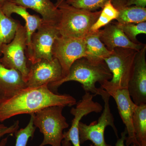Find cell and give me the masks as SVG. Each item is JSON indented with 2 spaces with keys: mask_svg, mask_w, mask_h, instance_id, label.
<instances>
[{
  "mask_svg": "<svg viewBox=\"0 0 146 146\" xmlns=\"http://www.w3.org/2000/svg\"><path fill=\"white\" fill-rule=\"evenodd\" d=\"M137 52L128 48H115L104 59L112 74L108 80L110 84L116 88L127 89Z\"/></svg>",
  "mask_w": 146,
  "mask_h": 146,
  "instance_id": "obj_7",
  "label": "cell"
},
{
  "mask_svg": "<svg viewBox=\"0 0 146 146\" xmlns=\"http://www.w3.org/2000/svg\"><path fill=\"white\" fill-rule=\"evenodd\" d=\"M112 0H109L101 9L99 17L96 23L92 26L91 31H97L111 23L114 20H116L119 16V12L112 5Z\"/></svg>",
  "mask_w": 146,
  "mask_h": 146,
  "instance_id": "obj_22",
  "label": "cell"
},
{
  "mask_svg": "<svg viewBox=\"0 0 146 146\" xmlns=\"http://www.w3.org/2000/svg\"><path fill=\"white\" fill-rule=\"evenodd\" d=\"M134 145V146H136V145Z\"/></svg>",
  "mask_w": 146,
  "mask_h": 146,
  "instance_id": "obj_31",
  "label": "cell"
},
{
  "mask_svg": "<svg viewBox=\"0 0 146 146\" xmlns=\"http://www.w3.org/2000/svg\"><path fill=\"white\" fill-rule=\"evenodd\" d=\"M25 87L21 73L5 68L0 61V100L8 99Z\"/></svg>",
  "mask_w": 146,
  "mask_h": 146,
  "instance_id": "obj_15",
  "label": "cell"
},
{
  "mask_svg": "<svg viewBox=\"0 0 146 146\" xmlns=\"http://www.w3.org/2000/svg\"><path fill=\"white\" fill-rule=\"evenodd\" d=\"M127 0H112V5L119 12L116 19L120 24L138 23L146 22V8L135 6H127Z\"/></svg>",
  "mask_w": 146,
  "mask_h": 146,
  "instance_id": "obj_18",
  "label": "cell"
},
{
  "mask_svg": "<svg viewBox=\"0 0 146 146\" xmlns=\"http://www.w3.org/2000/svg\"><path fill=\"white\" fill-rule=\"evenodd\" d=\"M27 33L25 27L20 23L12 41L3 46L0 61L5 67L20 72L26 82L30 63L26 56Z\"/></svg>",
  "mask_w": 146,
  "mask_h": 146,
  "instance_id": "obj_6",
  "label": "cell"
},
{
  "mask_svg": "<svg viewBox=\"0 0 146 146\" xmlns=\"http://www.w3.org/2000/svg\"><path fill=\"white\" fill-rule=\"evenodd\" d=\"M65 1H66V0H57V1H56V2L55 4V5L56 7L58 5L60 4L61 3Z\"/></svg>",
  "mask_w": 146,
  "mask_h": 146,
  "instance_id": "obj_29",
  "label": "cell"
},
{
  "mask_svg": "<svg viewBox=\"0 0 146 146\" xmlns=\"http://www.w3.org/2000/svg\"><path fill=\"white\" fill-rule=\"evenodd\" d=\"M127 6H135L137 7L146 8V0H127Z\"/></svg>",
  "mask_w": 146,
  "mask_h": 146,
  "instance_id": "obj_27",
  "label": "cell"
},
{
  "mask_svg": "<svg viewBox=\"0 0 146 146\" xmlns=\"http://www.w3.org/2000/svg\"><path fill=\"white\" fill-rule=\"evenodd\" d=\"M7 0H0V5H1L4 3Z\"/></svg>",
  "mask_w": 146,
  "mask_h": 146,
  "instance_id": "obj_30",
  "label": "cell"
},
{
  "mask_svg": "<svg viewBox=\"0 0 146 146\" xmlns=\"http://www.w3.org/2000/svg\"><path fill=\"white\" fill-rule=\"evenodd\" d=\"M133 126L138 146H146V104L136 106L133 112Z\"/></svg>",
  "mask_w": 146,
  "mask_h": 146,
  "instance_id": "obj_21",
  "label": "cell"
},
{
  "mask_svg": "<svg viewBox=\"0 0 146 146\" xmlns=\"http://www.w3.org/2000/svg\"><path fill=\"white\" fill-rule=\"evenodd\" d=\"M95 95L89 92H85L80 101L76 104L75 108H72L70 112L74 116L72 125L69 130L63 132L62 146H71L70 142L74 146H81L79 134L78 125L80 121L84 116L92 112L100 113L103 107L98 102L93 100Z\"/></svg>",
  "mask_w": 146,
  "mask_h": 146,
  "instance_id": "obj_11",
  "label": "cell"
},
{
  "mask_svg": "<svg viewBox=\"0 0 146 146\" xmlns=\"http://www.w3.org/2000/svg\"><path fill=\"white\" fill-rule=\"evenodd\" d=\"M64 77L62 67L57 59H43L29 65L26 82L27 87H36L59 81Z\"/></svg>",
  "mask_w": 146,
  "mask_h": 146,
  "instance_id": "obj_12",
  "label": "cell"
},
{
  "mask_svg": "<svg viewBox=\"0 0 146 146\" xmlns=\"http://www.w3.org/2000/svg\"><path fill=\"white\" fill-rule=\"evenodd\" d=\"M59 35L56 24L44 21L32 36L30 48L26 52L29 63L33 64L43 59L52 60L53 46Z\"/></svg>",
  "mask_w": 146,
  "mask_h": 146,
  "instance_id": "obj_8",
  "label": "cell"
},
{
  "mask_svg": "<svg viewBox=\"0 0 146 146\" xmlns=\"http://www.w3.org/2000/svg\"><path fill=\"white\" fill-rule=\"evenodd\" d=\"M52 55L59 61L65 77L76 60L86 57L84 40L59 35L54 44Z\"/></svg>",
  "mask_w": 146,
  "mask_h": 146,
  "instance_id": "obj_10",
  "label": "cell"
},
{
  "mask_svg": "<svg viewBox=\"0 0 146 146\" xmlns=\"http://www.w3.org/2000/svg\"><path fill=\"white\" fill-rule=\"evenodd\" d=\"M76 100L68 94L53 92L48 85L25 87L13 97L0 101V122L22 114H35L50 106L71 107Z\"/></svg>",
  "mask_w": 146,
  "mask_h": 146,
  "instance_id": "obj_1",
  "label": "cell"
},
{
  "mask_svg": "<svg viewBox=\"0 0 146 146\" xmlns=\"http://www.w3.org/2000/svg\"><path fill=\"white\" fill-rule=\"evenodd\" d=\"M101 87L107 91L115 100L121 119L127 131L125 140L127 146L135 145L138 146L133 126V116L136 105L131 98L127 89L116 88L110 84L108 81L104 82Z\"/></svg>",
  "mask_w": 146,
  "mask_h": 146,
  "instance_id": "obj_9",
  "label": "cell"
},
{
  "mask_svg": "<svg viewBox=\"0 0 146 146\" xmlns=\"http://www.w3.org/2000/svg\"><path fill=\"white\" fill-rule=\"evenodd\" d=\"M146 46L137 53L127 89L136 105L146 104Z\"/></svg>",
  "mask_w": 146,
  "mask_h": 146,
  "instance_id": "obj_13",
  "label": "cell"
},
{
  "mask_svg": "<svg viewBox=\"0 0 146 146\" xmlns=\"http://www.w3.org/2000/svg\"><path fill=\"white\" fill-rule=\"evenodd\" d=\"M39 13L43 21L57 25L60 16V10L51 0H7Z\"/></svg>",
  "mask_w": 146,
  "mask_h": 146,
  "instance_id": "obj_17",
  "label": "cell"
},
{
  "mask_svg": "<svg viewBox=\"0 0 146 146\" xmlns=\"http://www.w3.org/2000/svg\"><path fill=\"white\" fill-rule=\"evenodd\" d=\"M56 7L60 13L56 25L60 35L78 39H84L91 32L101 12V10L91 11L76 8L65 1Z\"/></svg>",
  "mask_w": 146,
  "mask_h": 146,
  "instance_id": "obj_3",
  "label": "cell"
},
{
  "mask_svg": "<svg viewBox=\"0 0 146 146\" xmlns=\"http://www.w3.org/2000/svg\"><path fill=\"white\" fill-rule=\"evenodd\" d=\"M99 33L101 41L110 51L117 48H128L138 51L145 45L131 42L118 26L117 23H110L103 29L99 30Z\"/></svg>",
  "mask_w": 146,
  "mask_h": 146,
  "instance_id": "obj_14",
  "label": "cell"
},
{
  "mask_svg": "<svg viewBox=\"0 0 146 146\" xmlns=\"http://www.w3.org/2000/svg\"><path fill=\"white\" fill-rule=\"evenodd\" d=\"M127 133V131L125 128L124 131L121 133V138H118L115 146H125V142L126 139ZM130 146H134V145H131Z\"/></svg>",
  "mask_w": 146,
  "mask_h": 146,
  "instance_id": "obj_28",
  "label": "cell"
},
{
  "mask_svg": "<svg viewBox=\"0 0 146 146\" xmlns=\"http://www.w3.org/2000/svg\"><path fill=\"white\" fill-rule=\"evenodd\" d=\"M109 0H66L65 2L76 8L95 11L102 9Z\"/></svg>",
  "mask_w": 146,
  "mask_h": 146,
  "instance_id": "obj_25",
  "label": "cell"
},
{
  "mask_svg": "<svg viewBox=\"0 0 146 146\" xmlns=\"http://www.w3.org/2000/svg\"><path fill=\"white\" fill-rule=\"evenodd\" d=\"M36 127L33 122V115H31V118L27 125L24 128H21L14 133L16 137L15 146H27L30 138L34 137ZM8 136L3 138L0 141V146H6L8 141Z\"/></svg>",
  "mask_w": 146,
  "mask_h": 146,
  "instance_id": "obj_23",
  "label": "cell"
},
{
  "mask_svg": "<svg viewBox=\"0 0 146 146\" xmlns=\"http://www.w3.org/2000/svg\"><path fill=\"white\" fill-rule=\"evenodd\" d=\"M98 95L101 96L104 102L102 113L98 119L89 125L81 121L80 122L78 125L80 141V144L90 141L96 146H112L106 143L104 138L105 130L108 126L112 127L117 138H119L117 129L114 123L115 120L110 106V96L101 87L98 88Z\"/></svg>",
  "mask_w": 146,
  "mask_h": 146,
  "instance_id": "obj_5",
  "label": "cell"
},
{
  "mask_svg": "<svg viewBox=\"0 0 146 146\" xmlns=\"http://www.w3.org/2000/svg\"><path fill=\"white\" fill-rule=\"evenodd\" d=\"M118 26L122 30L127 37L131 42L135 44H140L136 38L139 34H146V22H143L138 23L120 24L117 22Z\"/></svg>",
  "mask_w": 146,
  "mask_h": 146,
  "instance_id": "obj_24",
  "label": "cell"
},
{
  "mask_svg": "<svg viewBox=\"0 0 146 146\" xmlns=\"http://www.w3.org/2000/svg\"><path fill=\"white\" fill-rule=\"evenodd\" d=\"M19 128V121H16L9 126H7L3 124H0V138L7 134L15 133Z\"/></svg>",
  "mask_w": 146,
  "mask_h": 146,
  "instance_id": "obj_26",
  "label": "cell"
},
{
  "mask_svg": "<svg viewBox=\"0 0 146 146\" xmlns=\"http://www.w3.org/2000/svg\"><path fill=\"white\" fill-rule=\"evenodd\" d=\"M64 108L50 106L33 114L35 126L39 128L44 136L43 141L39 146H62L63 130L69 126L62 114Z\"/></svg>",
  "mask_w": 146,
  "mask_h": 146,
  "instance_id": "obj_4",
  "label": "cell"
},
{
  "mask_svg": "<svg viewBox=\"0 0 146 146\" xmlns=\"http://www.w3.org/2000/svg\"><path fill=\"white\" fill-rule=\"evenodd\" d=\"M86 58L93 60H103L111 54L100 38L99 30L91 31L84 38Z\"/></svg>",
  "mask_w": 146,
  "mask_h": 146,
  "instance_id": "obj_19",
  "label": "cell"
},
{
  "mask_svg": "<svg viewBox=\"0 0 146 146\" xmlns=\"http://www.w3.org/2000/svg\"><path fill=\"white\" fill-rule=\"evenodd\" d=\"M0 101H1V100H0Z\"/></svg>",
  "mask_w": 146,
  "mask_h": 146,
  "instance_id": "obj_32",
  "label": "cell"
},
{
  "mask_svg": "<svg viewBox=\"0 0 146 146\" xmlns=\"http://www.w3.org/2000/svg\"><path fill=\"white\" fill-rule=\"evenodd\" d=\"M4 13L9 17H11L13 13L21 16L25 20L27 33L26 52L29 50L33 35L43 23L44 21L39 16L31 15L27 9L16 4L6 1L1 5Z\"/></svg>",
  "mask_w": 146,
  "mask_h": 146,
  "instance_id": "obj_16",
  "label": "cell"
},
{
  "mask_svg": "<svg viewBox=\"0 0 146 146\" xmlns=\"http://www.w3.org/2000/svg\"><path fill=\"white\" fill-rule=\"evenodd\" d=\"M20 22L12 17L6 16L0 5V57L4 45L12 41L16 34Z\"/></svg>",
  "mask_w": 146,
  "mask_h": 146,
  "instance_id": "obj_20",
  "label": "cell"
},
{
  "mask_svg": "<svg viewBox=\"0 0 146 146\" xmlns=\"http://www.w3.org/2000/svg\"><path fill=\"white\" fill-rule=\"evenodd\" d=\"M112 78V74L104 60L96 61L83 57L73 63L65 77L50 84L48 86L52 91L56 93L58 88L63 83L78 82L81 84L85 92H89L96 96L98 95V90L96 84L98 82L102 85Z\"/></svg>",
  "mask_w": 146,
  "mask_h": 146,
  "instance_id": "obj_2",
  "label": "cell"
}]
</instances>
